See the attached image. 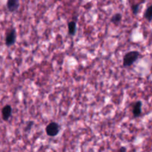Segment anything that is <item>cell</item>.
<instances>
[{
    "mask_svg": "<svg viewBox=\"0 0 152 152\" xmlns=\"http://www.w3.org/2000/svg\"><path fill=\"white\" fill-rule=\"evenodd\" d=\"M68 28L69 34H71V36H74L76 34V29H77V24H76V22H74V21L70 22L68 23Z\"/></svg>",
    "mask_w": 152,
    "mask_h": 152,
    "instance_id": "cell-8",
    "label": "cell"
},
{
    "mask_svg": "<svg viewBox=\"0 0 152 152\" xmlns=\"http://www.w3.org/2000/svg\"><path fill=\"white\" fill-rule=\"evenodd\" d=\"M140 55V52L137 50H133L127 53L123 57V65L125 67H129L132 65L137 60Z\"/></svg>",
    "mask_w": 152,
    "mask_h": 152,
    "instance_id": "cell-1",
    "label": "cell"
},
{
    "mask_svg": "<svg viewBox=\"0 0 152 152\" xmlns=\"http://www.w3.org/2000/svg\"><path fill=\"white\" fill-rule=\"evenodd\" d=\"M122 20V15L120 13H116L114 16H112L111 19V22H113L115 25H118L120 22V21Z\"/></svg>",
    "mask_w": 152,
    "mask_h": 152,
    "instance_id": "cell-9",
    "label": "cell"
},
{
    "mask_svg": "<svg viewBox=\"0 0 152 152\" xmlns=\"http://www.w3.org/2000/svg\"><path fill=\"white\" fill-rule=\"evenodd\" d=\"M46 134L49 137H55L59 134V125L58 123L52 122L49 123L45 129Z\"/></svg>",
    "mask_w": 152,
    "mask_h": 152,
    "instance_id": "cell-2",
    "label": "cell"
},
{
    "mask_svg": "<svg viewBox=\"0 0 152 152\" xmlns=\"http://www.w3.org/2000/svg\"><path fill=\"white\" fill-rule=\"evenodd\" d=\"M12 114V107L9 105H6L1 110V116L4 121H7Z\"/></svg>",
    "mask_w": 152,
    "mask_h": 152,
    "instance_id": "cell-4",
    "label": "cell"
},
{
    "mask_svg": "<svg viewBox=\"0 0 152 152\" xmlns=\"http://www.w3.org/2000/svg\"><path fill=\"white\" fill-rule=\"evenodd\" d=\"M142 103L141 101H137L136 103L134 105L133 110H132V113L134 117H139L142 114Z\"/></svg>",
    "mask_w": 152,
    "mask_h": 152,
    "instance_id": "cell-5",
    "label": "cell"
},
{
    "mask_svg": "<svg viewBox=\"0 0 152 152\" xmlns=\"http://www.w3.org/2000/svg\"><path fill=\"white\" fill-rule=\"evenodd\" d=\"M140 4H134L132 5V11H133L134 14H137L138 12H139L140 10Z\"/></svg>",
    "mask_w": 152,
    "mask_h": 152,
    "instance_id": "cell-10",
    "label": "cell"
},
{
    "mask_svg": "<svg viewBox=\"0 0 152 152\" xmlns=\"http://www.w3.org/2000/svg\"><path fill=\"white\" fill-rule=\"evenodd\" d=\"M33 125H34V122L33 121H31V122H29V123H28V126H27V127H26V129H25V131H29V130H31V127H32L33 126Z\"/></svg>",
    "mask_w": 152,
    "mask_h": 152,
    "instance_id": "cell-11",
    "label": "cell"
},
{
    "mask_svg": "<svg viewBox=\"0 0 152 152\" xmlns=\"http://www.w3.org/2000/svg\"><path fill=\"white\" fill-rule=\"evenodd\" d=\"M144 18L148 22H152V4L148 6L144 13Z\"/></svg>",
    "mask_w": 152,
    "mask_h": 152,
    "instance_id": "cell-7",
    "label": "cell"
},
{
    "mask_svg": "<svg viewBox=\"0 0 152 152\" xmlns=\"http://www.w3.org/2000/svg\"><path fill=\"white\" fill-rule=\"evenodd\" d=\"M16 31L15 30H11L8 34H7V37H6L5 39V45L9 47V46L13 45V44L16 42Z\"/></svg>",
    "mask_w": 152,
    "mask_h": 152,
    "instance_id": "cell-3",
    "label": "cell"
},
{
    "mask_svg": "<svg viewBox=\"0 0 152 152\" xmlns=\"http://www.w3.org/2000/svg\"><path fill=\"white\" fill-rule=\"evenodd\" d=\"M19 1L18 0H9L7 2V7L9 11L15 12L19 9Z\"/></svg>",
    "mask_w": 152,
    "mask_h": 152,
    "instance_id": "cell-6",
    "label": "cell"
},
{
    "mask_svg": "<svg viewBox=\"0 0 152 152\" xmlns=\"http://www.w3.org/2000/svg\"><path fill=\"white\" fill-rule=\"evenodd\" d=\"M118 152H126V147H121Z\"/></svg>",
    "mask_w": 152,
    "mask_h": 152,
    "instance_id": "cell-12",
    "label": "cell"
}]
</instances>
